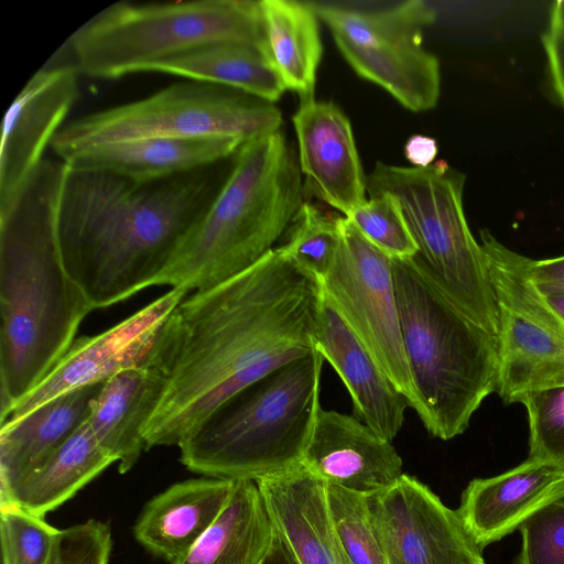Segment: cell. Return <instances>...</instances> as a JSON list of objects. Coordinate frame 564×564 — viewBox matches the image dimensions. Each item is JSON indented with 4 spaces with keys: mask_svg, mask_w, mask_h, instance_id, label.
Listing matches in <instances>:
<instances>
[{
    "mask_svg": "<svg viewBox=\"0 0 564 564\" xmlns=\"http://www.w3.org/2000/svg\"><path fill=\"white\" fill-rule=\"evenodd\" d=\"M321 281L276 247L257 264L185 297L159 328L144 365L164 379L148 449L180 445L218 408L317 348Z\"/></svg>",
    "mask_w": 564,
    "mask_h": 564,
    "instance_id": "1",
    "label": "cell"
},
{
    "mask_svg": "<svg viewBox=\"0 0 564 564\" xmlns=\"http://www.w3.org/2000/svg\"><path fill=\"white\" fill-rule=\"evenodd\" d=\"M224 161L154 181L65 162L58 248L66 272L93 310L160 285L225 183L230 169L223 171Z\"/></svg>",
    "mask_w": 564,
    "mask_h": 564,
    "instance_id": "2",
    "label": "cell"
},
{
    "mask_svg": "<svg viewBox=\"0 0 564 564\" xmlns=\"http://www.w3.org/2000/svg\"><path fill=\"white\" fill-rule=\"evenodd\" d=\"M66 163L44 159L13 205L0 214V410L48 375L93 311L65 270L56 213Z\"/></svg>",
    "mask_w": 564,
    "mask_h": 564,
    "instance_id": "3",
    "label": "cell"
},
{
    "mask_svg": "<svg viewBox=\"0 0 564 564\" xmlns=\"http://www.w3.org/2000/svg\"><path fill=\"white\" fill-rule=\"evenodd\" d=\"M303 197L297 154L280 130L245 142L160 285L196 292L245 272L274 249Z\"/></svg>",
    "mask_w": 564,
    "mask_h": 564,
    "instance_id": "4",
    "label": "cell"
},
{
    "mask_svg": "<svg viewBox=\"0 0 564 564\" xmlns=\"http://www.w3.org/2000/svg\"><path fill=\"white\" fill-rule=\"evenodd\" d=\"M401 334L427 432L463 434L497 390V337L454 305L413 258L392 259Z\"/></svg>",
    "mask_w": 564,
    "mask_h": 564,
    "instance_id": "5",
    "label": "cell"
},
{
    "mask_svg": "<svg viewBox=\"0 0 564 564\" xmlns=\"http://www.w3.org/2000/svg\"><path fill=\"white\" fill-rule=\"evenodd\" d=\"M324 361L316 348L227 401L180 443L182 464L206 477L254 481L301 465L321 409Z\"/></svg>",
    "mask_w": 564,
    "mask_h": 564,
    "instance_id": "6",
    "label": "cell"
},
{
    "mask_svg": "<svg viewBox=\"0 0 564 564\" xmlns=\"http://www.w3.org/2000/svg\"><path fill=\"white\" fill-rule=\"evenodd\" d=\"M217 42L267 47L260 1H119L76 30L59 58L79 74L118 78Z\"/></svg>",
    "mask_w": 564,
    "mask_h": 564,
    "instance_id": "7",
    "label": "cell"
},
{
    "mask_svg": "<svg viewBox=\"0 0 564 564\" xmlns=\"http://www.w3.org/2000/svg\"><path fill=\"white\" fill-rule=\"evenodd\" d=\"M465 176L444 160L427 167L377 162L367 194H387L399 205L421 270L466 316L497 337L494 286L479 242L463 208Z\"/></svg>",
    "mask_w": 564,
    "mask_h": 564,
    "instance_id": "8",
    "label": "cell"
},
{
    "mask_svg": "<svg viewBox=\"0 0 564 564\" xmlns=\"http://www.w3.org/2000/svg\"><path fill=\"white\" fill-rule=\"evenodd\" d=\"M281 123L282 113L271 102L192 80L78 117L59 129L51 148L65 161L90 147L153 138L226 137L245 143L279 131Z\"/></svg>",
    "mask_w": 564,
    "mask_h": 564,
    "instance_id": "9",
    "label": "cell"
},
{
    "mask_svg": "<svg viewBox=\"0 0 564 564\" xmlns=\"http://www.w3.org/2000/svg\"><path fill=\"white\" fill-rule=\"evenodd\" d=\"M311 4L358 76L380 86L411 111L436 106L440 62L423 46V31L436 13L426 2L410 0L383 9Z\"/></svg>",
    "mask_w": 564,
    "mask_h": 564,
    "instance_id": "10",
    "label": "cell"
},
{
    "mask_svg": "<svg viewBox=\"0 0 564 564\" xmlns=\"http://www.w3.org/2000/svg\"><path fill=\"white\" fill-rule=\"evenodd\" d=\"M480 246L498 313L497 390L505 404L533 391L564 386V321L528 272V257L480 230Z\"/></svg>",
    "mask_w": 564,
    "mask_h": 564,
    "instance_id": "11",
    "label": "cell"
},
{
    "mask_svg": "<svg viewBox=\"0 0 564 564\" xmlns=\"http://www.w3.org/2000/svg\"><path fill=\"white\" fill-rule=\"evenodd\" d=\"M337 221L339 242L321 281L323 294L423 421L424 406L403 346L392 258L346 217L338 216Z\"/></svg>",
    "mask_w": 564,
    "mask_h": 564,
    "instance_id": "12",
    "label": "cell"
},
{
    "mask_svg": "<svg viewBox=\"0 0 564 564\" xmlns=\"http://www.w3.org/2000/svg\"><path fill=\"white\" fill-rule=\"evenodd\" d=\"M367 503L387 564H486L457 511L415 477L402 474Z\"/></svg>",
    "mask_w": 564,
    "mask_h": 564,
    "instance_id": "13",
    "label": "cell"
},
{
    "mask_svg": "<svg viewBox=\"0 0 564 564\" xmlns=\"http://www.w3.org/2000/svg\"><path fill=\"white\" fill-rule=\"evenodd\" d=\"M187 293L183 289H171L113 327L75 339L41 383L11 409L0 426L15 422L66 392L104 382L126 368L144 365L159 328Z\"/></svg>",
    "mask_w": 564,
    "mask_h": 564,
    "instance_id": "14",
    "label": "cell"
},
{
    "mask_svg": "<svg viewBox=\"0 0 564 564\" xmlns=\"http://www.w3.org/2000/svg\"><path fill=\"white\" fill-rule=\"evenodd\" d=\"M77 68L62 58L40 68L6 112L0 149V214L43 162L79 93Z\"/></svg>",
    "mask_w": 564,
    "mask_h": 564,
    "instance_id": "15",
    "label": "cell"
},
{
    "mask_svg": "<svg viewBox=\"0 0 564 564\" xmlns=\"http://www.w3.org/2000/svg\"><path fill=\"white\" fill-rule=\"evenodd\" d=\"M292 121L304 194L348 217L368 198L349 119L335 104L313 98L300 101Z\"/></svg>",
    "mask_w": 564,
    "mask_h": 564,
    "instance_id": "16",
    "label": "cell"
},
{
    "mask_svg": "<svg viewBox=\"0 0 564 564\" xmlns=\"http://www.w3.org/2000/svg\"><path fill=\"white\" fill-rule=\"evenodd\" d=\"M301 465L326 485L370 495L394 482L402 458L355 415L318 410Z\"/></svg>",
    "mask_w": 564,
    "mask_h": 564,
    "instance_id": "17",
    "label": "cell"
},
{
    "mask_svg": "<svg viewBox=\"0 0 564 564\" xmlns=\"http://www.w3.org/2000/svg\"><path fill=\"white\" fill-rule=\"evenodd\" d=\"M561 499H564V468L527 458L499 475L470 480L456 511L484 550Z\"/></svg>",
    "mask_w": 564,
    "mask_h": 564,
    "instance_id": "18",
    "label": "cell"
},
{
    "mask_svg": "<svg viewBox=\"0 0 564 564\" xmlns=\"http://www.w3.org/2000/svg\"><path fill=\"white\" fill-rule=\"evenodd\" d=\"M317 349L347 388L355 416L391 442L402 429L410 403L324 294Z\"/></svg>",
    "mask_w": 564,
    "mask_h": 564,
    "instance_id": "19",
    "label": "cell"
},
{
    "mask_svg": "<svg viewBox=\"0 0 564 564\" xmlns=\"http://www.w3.org/2000/svg\"><path fill=\"white\" fill-rule=\"evenodd\" d=\"M256 482L275 532L299 564H349L330 520L323 481L299 465Z\"/></svg>",
    "mask_w": 564,
    "mask_h": 564,
    "instance_id": "20",
    "label": "cell"
},
{
    "mask_svg": "<svg viewBox=\"0 0 564 564\" xmlns=\"http://www.w3.org/2000/svg\"><path fill=\"white\" fill-rule=\"evenodd\" d=\"M234 485L231 479L205 476L170 486L144 506L134 538L155 556L176 562L213 524Z\"/></svg>",
    "mask_w": 564,
    "mask_h": 564,
    "instance_id": "21",
    "label": "cell"
},
{
    "mask_svg": "<svg viewBox=\"0 0 564 564\" xmlns=\"http://www.w3.org/2000/svg\"><path fill=\"white\" fill-rule=\"evenodd\" d=\"M164 389L165 381L154 368L139 365L107 379L95 399L89 427L121 474L148 449L144 431Z\"/></svg>",
    "mask_w": 564,
    "mask_h": 564,
    "instance_id": "22",
    "label": "cell"
},
{
    "mask_svg": "<svg viewBox=\"0 0 564 564\" xmlns=\"http://www.w3.org/2000/svg\"><path fill=\"white\" fill-rule=\"evenodd\" d=\"M243 143L234 138H153L99 144L64 162L135 181H154L231 158Z\"/></svg>",
    "mask_w": 564,
    "mask_h": 564,
    "instance_id": "23",
    "label": "cell"
},
{
    "mask_svg": "<svg viewBox=\"0 0 564 564\" xmlns=\"http://www.w3.org/2000/svg\"><path fill=\"white\" fill-rule=\"evenodd\" d=\"M104 382L66 392L0 426V496L39 468L88 420Z\"/></svg>",
    "mask_w": 564,
    "mask_h": 564,
    "instance_id": "24",
    "label": "cell"
},
{
    "mask_svg": "<svg viewBox=\"0 0 564 564\" xmlns=\"http://www.w3.org/2000/svg\"><path fill=\"white\" fill-rule=\"evenodd\" d=\"M275 531L254 480H235L232 491L197 543L172 564H261Z\"/></svg>",
    "mask_w": 564,
    "mask_h": 564,
    "instance_id": "25",
    "label": "cell"
},
{
    "mask_svg": "<svg viewBox=\"0 0 564 564\" xmlns=\"http://www.w3.org/2000/svg\"><path fill=\"white\" fill-rule=\"evenodd\" d=\"M147 72L228 87L271 104L286 90L267 47L246 42L203 45L163 59Z\"/></svg>",
    "mask_w": 564,
    "mask_h": 564,
    "instance_id": "26",
    "label": "cell"
},
{
    "mask_svg": "<svg viewBox=\"0 0 564 564\" xmlns=\"http://www.w3.org/2000/svg\"><path fill=\"white\" fill-rule=\"evenodd\" d=\"M112 463L96 441L87 420L39 468L0 496V507L15 506L44 517Z\"/></svg>",
    "mask_w": 564,
    "mask_h": 564,
    "instance_id": "27",
    "label": "cell"
},
{
    "mask_svg": "<svg viewBox=\"0 0 564 564\" xmlns=\"http://www.w3.org/2000/svg\"><path fill=\"white\" fill-rule=\"evenodd\" d=\"M269 57L286 89L300 101L314 98L323 55L318 17L311 2L261 0Z\"/></svg>",
    "mask_w": 564,
    "mask_h": 564,
    "instance_id": "28",
    "label": "cell"
},
{
    "mask_svg": "<svg viewBox=\"0 0 564 564\" xmlns=\"http://www.w3.org/2000/svg\"><path fill=\"white\" fill-rule=\"evenodd\" d=\"M338 216L303 202L279 248L319 281L329 271L339 242Z\"/></svg>",
    "mask_w": 564,
    "mask_h": 564,
    "instance_id": "29",
    "label": "cell"
},
{
    "mask_svg": "<svg viewBox=\"0 0 564 564\" xmlns=\"http://www.w3.org/2000/svg\"><path fill=\"white\" fill-rule=\"evenodd\" d=\"M330 520L349 564H387L373 531L367 496L326 485Z\"/></svg>",
    "mask_w": 564,
    "mask_h": 564,
    "instance_id": "30",
    "label": "cell"
},
{
    "mask_svg": "<svg viewBox=\"0 0 564 564\" xmlns=\"http://www.w3.org/2000/svg\"><path fill=\"white\" fill-rule=\"evenodd\" d=\"M0 511L2 564H59L61 530L15 506Z\"/></svg>",
    "mask_w": 564,
    "mask_h": 564,
    "instance_id": "31",
    "label": "cell"
},
{
    "mask_svg": "<svg viewBox=\"0 0 564 564\" xmlns=\"http://www.w3.org/2000/svg\"><path fill=\"white\" fill-rule=\"evenodd\" d=\"M346 218L364 238L390 258L415 257L416 245L399 205L391 196L369 195Z\"/></svg>",
    "mask_w": 564,
    "mask_h": 564,
    "instance_id": "32",
    "label": "cell"
},
{
    "mask_svg": "<svg viewBox=\"0 0 564 564\" xmlns=\"http://www.w3.org/2000/svg\"><path fill=\"white\" fill-rule=\"evenodd\" d=\"M529 424V457L564 468V386L525 394Z\"/></svg>",
    "mask_w": 564,
    "mask_h": 564,
    "instance_id": "33",
    "label": "cell"
},
{
    "mask_svg": "<svg viewBox=\"0 0 564 564\" xmlns=\"http://www.w3.org/2000/svg\"><path fill=\"white\" fill-rule=\"evenodd\" d=\"M519 531L521 549L516 564H564V499L535 512Z\"/></svg>",
    "mask_w": 564,
    "mask_h": 564,
    "instance_id": "34",
    "label": "cell"
},
{
    "mask_svg": "<svg viewBox=\"0 0 564 564\" xmlns=\"http://www.w3.org/2000/svg\"><path fill=\"white\" fill-rule=\"evenodd\" d=\"M111 547L109 524L91 519L61 530L59 564H108Z\"/></svg>",
    "mask_w": 564,
    "mask_h": 564,
    "instance_id": "35",
    "label": "cell"
},
{
    "mask_svg": "<svg viewBox=\"0 0 564 564\" xmlns=\"http://www.w3.org/2000/svg\"><path fill=\"white\" fill-rule=\"evenodd\" d=\"M553 89L564 107V30L550 26L543 35Z\"/></svg>",
    "mask_w": 564,
    "mask_h": 564,
    "instance_id": "36",
    "label": "cell"
},
{
    "mask_svg": "<svg viewBox=\"0 0 564 564\" xmlns=\"http://www.w3.org/2000/svg\"><path fill=\"white\" fill-rule=\"evenodd\" d=\"M530 279L539 291L564 292V256L550 259H528Z\"/></svg>",
    "mask_w": 564,
    "mask_h": 564,
    "instance_id": "37",
    "label": "cell"
},
{
    "mask_svg": "<svg viewBox=\"0 0 564 564\" xmlns=\"http://www.w3.org/2000/svg\"><path fill=\"white\" fill-rule=\"evenodd\" d=\"M438 152L435 139L422 134L410 137L404 145V155L414 167H427L435 162Z\"/></svg>",
    "mask_w": 564,
    "mask_h": 564,
    "instance_id": "38",
    "label": "cell"
},
{
    "mask_svg": "<svg viewBox=\"0 0 564 564\" xmlns=\"http://www.w3.org/2000/svg\"><path fill=\"white\" fill-rule=\"evenodd\" d=\"M275 531V530H274ZM261 564H299L283 540L275 532L270 550Z\"/></svg>",
    "mask_w": 564,
    "mask_h": 564,
    "instance_id": "39",
    "label": "cell"
},
{
    "mask_svg": "<svg viewBox=\"0 0 564 564\" xmlns=\"http://www.w3.org/2000/svg\"><path fill=\"white\" fill-rule=\"evenodd\" d=\"M540 293L553 311L564 321V292L540 291Z\"/></svg>",
    "mask_w": 564,
    "mask_h": 564,
    "instance_id": "40",
    "label": "cell"
},
{
    "mask_svg": "<svg viewBox=\"0 0 564 564\" xmlns=\"http://www.w3.org/2000/svg\"><path fill=\"white\" fill-rule=\"evenodd\" d=\"M550 26L564 30V0L555 1L551 9Z\"/></svg>",
    "mask_w": 564,
    "mask_h": 564,
    "instance_id": "41",
    "label": "cell"
}]
</instances>
